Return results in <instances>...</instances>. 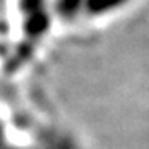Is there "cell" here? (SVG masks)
Returning <instances> with one entry per match:
<instances>
[{"label":"cell","instance_id":"obj_1","mask_svg":"<svg viewBox=\"0 0 149 149\" xmlns=\"http://www.w3.org/2000/svg\"><path fill=\"white\" fill-rule=\"evenodd\" d=\"M131 0H85L83 17L88 18H104L114 15L129 5Z\"/></svg>","mask_w":149,"mask_h":149},{"label":"cell","instance_id":"obj_2","mask_svg":"<svg viewBox=\"0 0 149 149\" xmlns=\"http://www.w3.org/2000/svg\"><path fill=\"white\" fill-rule=\"evenodd\" d=\"M85 0H55V10L61 20H74L83 17Z\"/></svg>","mask_w":149,"mask_h":149},{"label":"cell","instance_id":"obj_3","mask_svg":"<svg viewBox=\"0 0 149 149\" xmlns=\"http://www.w3.org/2000/svg\"><path fill=\"white\" fill-rule=\"evenodd\" d=\"M2 138H3V133H2V123H0V144H2Z\"/></svg>","mask_w":149,"mask_h":149}]
</instances>
